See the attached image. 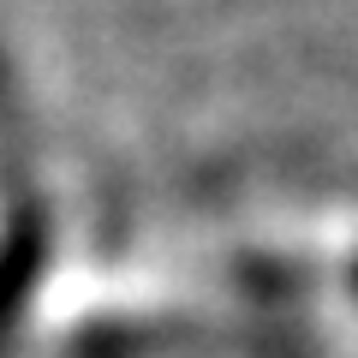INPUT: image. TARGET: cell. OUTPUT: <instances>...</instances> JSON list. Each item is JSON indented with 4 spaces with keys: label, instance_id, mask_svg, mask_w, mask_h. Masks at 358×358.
Returning a JSON list of instances; mask_svg holds the SVG:
<instances>
[{
    "label": "cell",
    "instance_id": "6da1fadb",
    "mask_svg": "<svg viewBox=\"0 0 358 358\" xmlns=\"http://www.w3.org/2000/svg\"><path fill=\"white\" fill-rule=\"evenodd\" d=\"M42 257H48V227L36 215H18L0 239V352L13 346L18 322H24L30 299L42 281Z\"/></svg>",
    "mask_w": 358,
    "mask_h": 358
}]
</instances>
